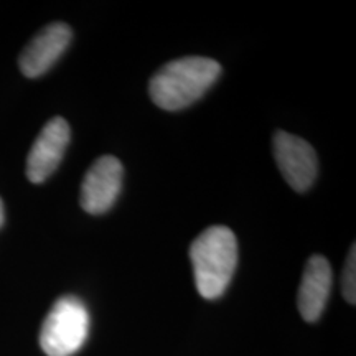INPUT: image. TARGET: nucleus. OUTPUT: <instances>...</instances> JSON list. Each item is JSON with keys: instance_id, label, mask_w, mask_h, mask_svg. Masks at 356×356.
I'll return each mask as SVG.
<instances>
[{"instance_id": "obj_1", "label": "nucleus", "mask_w": 356, "mask_h": 356, "mask_svg": "<svg viewBox=\"0 0 356 356\" xmlns=\"http://www.w3.org/2000/svg\"><path fill=\"white\" fill-rule=\"evenodd\" d=\"M220 74L221 66L211 58H178L154 74L149 84V95L159 108L180 111L198 101Z\"/></svg>"}, {"instance_id": "obj_2", "label": "nucleus", "mask_w": 356, "mask_h": 356, "mask_svg": "<svg viewBox=\"0 0 356 356\" xmlns=\"http://www.w3.org/2000/svg\"><path fill=\"white\" fill-rule=\"evenodd\" d=\"M190 259L200 296L213 300L221 297L238 266V241L226 226H211L191 243Z\"/></svg>"}, {"instance_id": "obj_3", "label": "nucleus", "mask_w": 356, "mask_h": 356, "mask_svg": "<svg viewBox=\"0 0 356 356\" xmlns=\"http://www.w3.org/2000/svg\"><path fill=\"white\" fill-rule=\"evenodd\" d=\"M89 312L81 299L65 296L55 302L40 332V346L48 356H71L86 343Z\"/></svg>"}, {"instance_id": "obj_4", "label": "nucleus", "mask_w": 356, "mask_h": 356, "mask_svg": "<svg viewBox=\"0 0 356 356\" xmlns=\"http://www.w3.org/2000/svg\"><path fill=\"white\" fill-rule=\"evenodd\" d=\"M274 159L280 173L296 191H307L318 173V160L314 147L302 137L277 131L273 139Z\"/></svg>"}, {"instance_id": "obj_5", "label": "nucleus", "mask_w": 356, "mask_h": 356, "mask_svg": "<svg viewBox=\"0 0 356 356\" xmlns=\"http://www.w3.org/2000/svg\"><path fill=\"white\" fill-rule=\"evenodd\" d=\"M124 168L119 159L104 155L92 163L81 185V208L89 215H102L113 208L122 190Z\"/></svg>"}, {"instance_id": "obj_6", "label": "nucleus", "mask_w": 356, "mask_h": 356, "mask_svg": "<svg viewBox=\"0 0 356 356\" xmlns=\"http://www.w3.org/2000/svg\"><path fill=\"white\" fill-rule=\"evenodd\" d=\"M70 126L63 118L44 124L26 159V177L32 184H43L63 160L70 144Z\"/></svg>"}, {"instance_id": "obj_7", "label": "nucleus", "mask_w": 356, "mask_h": 356, "mask_svg": "<svg viewBox=\"0 0 356 356\" xmlns=\"http://www.w3.org/2000/svg\"><path fill=\"white\" fill-rule=\"evenodd\" d=\"M73 38V32L63 22L44 26L25 47L19 58V66L26 78H38L60 60Z\"/></svg>"}, {"instance_id": "obj_8", "label": "nucleus", "mask_w": 356, "mask_h": 356, "mask_svg": "<svg viewBox=\"0 0 356 356\" xmlns=\"http://www.w3.org/2000/svg\"><path fill=\"white\" fill-rule=\"evenodd\" d=\"M332 282L330 262L323 256H312L305 264L299 293H297V305L305 322H317L323 314L330 297Z\"/></svg>"}, {"instance_id": "obj_9", "label": "nucleus", "mask_w": 356, "mask_h": 356, "mask_svg": "<svg viewBox=\"0 0 356 356\" xmlns=\"http://www.w3.org/2000/svg\"><path fill=\"white\" fill-rule=\"evenodd\" d=\"M341 292H343L345 300L355 305L356 302V246L353 244L346 257L343 277H341Z\"/></svg>"}, {"instance_id": "obj_10", "label": "nucleus", "mask_w": 356, "mask_h": 356, "mask_svg": "<svg viewBox=\"0 0 356 356\" xmlns=\"http://www.w3.org/2000/svg\"><path fill=\"white\" fill-rule=\"evenodd\" d=\"M3 220H6V213H3V203L2 200H0V228H2Z\"/></svg>"}]
</instances>
